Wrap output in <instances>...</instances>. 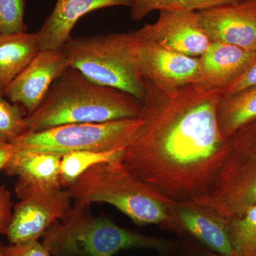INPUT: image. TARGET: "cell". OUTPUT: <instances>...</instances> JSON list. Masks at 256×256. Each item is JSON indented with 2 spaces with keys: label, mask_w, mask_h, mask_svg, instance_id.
<instances>
[{
  "label": "cell",
  "mask_w": 256,
  "mask_h": 256,
  "mask_svg": "<svg viewBox=\"0 0 256 256\" xmlns=\"http://www.w3.org/2000/svg\"><path fill=\"white\" fill-rule=\"evenodd\" d=\"M141 124L121 154L130 172L175 202L205 196L230 150L218 124L222 90L165 92L146 82Z\"/></svg>",
  "instance_id": "cell-1"
},
{
  "label": "cell",
  "mask_w": 256,
  "mask_h": 256,
  "mask_svg": "<svg viewBox=\"0 0 256 256\" xmlns=\"http://www.w3.org/2000/svg\"><path fill=\"white\" fill-rule=\"evenodd\" d=\"M142 106L130 94L95 84L69 67L24 121L28 131L36 132L63 124L138 118Z\"/></svg>",
  "instance_id": "cell-2"
},
{
  "label": "cell",
  "mask_w": 256,
  "mask_h": 256,
  "mask_svg": "<svg viewBox=\"0 0 256 256\" xmlns=\"http://www.w3.org/2000/svg\"><path fill=\"white\" fill-rule=\"evenodd\" d=\"M75 204L107 203L136 225H156L174 232L173 200L132 174L120 160L94 165L66 188Z\"/></svg>",
  "instance_id": "cell-3"
},
{
  "label": "cell",
  "mask_w": 256,
  "mask_h": 256,
  "mask_svg": "<svg viewBox=\"0 0 256 256\" xmlns=\"http://www.w3.org/2000/svg\"><path fill=\"white\" fill-rule=\"evenodd\" d=\"M173 240L120 227L107 217H95L90 206L75 204L43 236L52 256H114L122 250L154 249L162 254Z\"/></svg>",
  "instance_id": "cell-4"
},
{
  "label": "cell",
  "mask_w": 256,
  "mask_h": 256,
  "mask_svg": "<svg viewBox=\"0 0 256 256\" xmlns=\"http://www.w3.org/2000/svg\"><path fill=\"white\" fill-rule=\"evenodd\" d=\"M127 38L128 32L70 36L62 48L70 67L88 80L128 92L142 102L148 96V88L128 58Z\"/></svg>",
  "instance_id": "cell-5"
},
{
  "label": "cell",
  "mask_w": 256,
  "mask_h": 256,
  "mask_svg": "<svg viewBox=\"0 0 256 256\" xmlns=\"http://www.w3.org/2000/svg\"><path fill=\"white\" fill-rule=\"evenodd\" d=\"M230 140V150L205 196L194 203L210 207L225 220L240 216L256 204V119Z\"/></svg>",
  "instance_id": "cell-6"
},
{
  "label": "cell",
  "mask_w": 256,
  "mask_h": 256,
  "mask_svg": "<svg viewBox=\"0 0 256 256\" xmlns=\"http://www.w3.org/2000/svg\"><path fill=\"white\" fill-rule=\"evenodd\" d=\"M141 120L122 119L87 122L28 131L12 144L16 149L64 154L76 151L108 152L124 150L134 136Z\"/></svg>",
  "instance_id": "cell-7"
},
{
  "label": "cell",
  "mask_w": 256,
  "mask_h": 256,
  "mask_svg": "<svg viewBox=\"0 0 256 256\" xmlns=\"http://www.w3.org/2000/svg\"><path fill=\"white\" fill-rule=\"evenodd\" d=\"M126 50L130 62L144 82L165 92L193 84L200 67L198 57L180 54L141 36L128 32Z\"/></svg>",
  "instance_id": "cell-8"
},
{
  "label": "cell",
  "mask_w": 256,
  "mask_h": 256,
  "mask_svg": "<svg viewBox=\"0 0 256 256\" xmlns=\"http://www.w3.org/2000/svg\"><path fill=\"white\" fill-rule=\"evenodd\" d=\"M15 192L20 202L13 206L5 234L10 244L38 240L70 208L72 198L66 190H35L15 185Z\"/></svg>",
  "instance_id": "cell-9"
},
{
  "label": "cell",
  "mask_w": 256,
  "mask_h": 256,
  "mask_svg": "<svg viewBox=\"0 0 256 256\" xmlns=\"http://www.w3.org/2000/svg\"><path fill=\"white\" fill-rule=\"evenodd\" d=\"M69 67L63 48L40 50L3 94L10 102L21 106L28 116L41 105L54 82Z\"/></svg>",
  "instance_id": "cell-10"
},
{
  "label": "cell",
  "mask_w": 256,
  "mask_h": 256,
  "mask_svg": "<svg viewBox=\"0 0 256 256\" xmlns=\"http://www.w3.org/2000/svg\"><path fill=\"white\" fill-rule=\"evenodd\" d=\"M138 33L176 53L200 57L212 41L204 31L196 12L163 10L154 24H146Z\"/></svg>",
  "instance_id": "cell-11"
},
{
  "label": "cell",
  "mask_w": 256,
  "mask_h": 256,
  "mask_svg": "<svg viewBox=\"0 0 256 256\" xmlns=\"http://www.w3.org/2000/svg\"><path fill=\"white\" fill-rule=\"evenodd\" d=\"M196 13L210 41L256 52V0H242Z\"/></svg>",
  "instance_id": "cell-12"
},
{
  "label": "cell",
  "mask_w": 256,
  "mask_h": 256,
  "mask_svg": "<svg viewBox=\"0 0 256 256\" xmlns=\"http://www.w3.org/2000/svg\"><path fill=\"white\" fill-rule=\"evenodd\" d=\"M174 232L200 242L222 256H237L232 246L225 218L210 207L192 202L172 205Z\"/></svg>",
  "instance_id": "cell-13"
},
{
  "label": "cell",
  "mask_w": 256,
  "mask_h": 256,
  "mask_svg": "<svg viewBox=\"0 0 256 256\" xmlns=\"http://www.w3.org/2000/svg\"><path fill=\"white\" fill-rule=\"evenodd\" d=\"M256 52L212 42L198 57L200 67L193 85L205 90H224L246 72L256 60Z\"/></svg>",
  "instance_id": "cell-14"
},
{
  "label": "cell",
  "mask_w": 256,
  "mask_h": 256,
  "mask_svg": "<svg viewBox=\"0 0 256 256\" xmlns=\"http://www.w3.org/2000/svg\"><path fill=\"white\" fill-rule=\"evenodd\" d=\"M130 0H57L53 11L36 32L40 50L62 48L82 16L110 6H130Z\"/></svg>",
  "instance_id": "cell-15"
},
{
  "label": "cell",
  "mask_w": 256,
  "mask_h": 256,
  "mask_svg": "<svg viewBox=\"0 0 256 256\" xmlns=\"http://www.w3.org/2000/svg\"><path fill=\"white\" fill-rule=\"evenodd\" d=\"M62 154L50 152L16 149L2 171L9 176H18L16 186L35 190L63 188L60 182Z\"/></svg>",
  "instance_id": "cell-16"
},
{
  "label": "cell",
  "mask_w": 256,
  "mask_h": 256,
  "mask_svg": "<svg viewBox=\"0 0 256 256\" xmlns=\"http://www.w3.org/2000/svg\"><path fill=\"white\" fill-rule=\"evenodd\" d=\"M40 50L36 33L0 34V90L4 92Z\"/></svg>",
  "instance_id": "cell-17"
},
{
  "label": "cell",
  "mask_w": 256,
  "mask_h": 256,
  "mask_svg": "<svg viewBox=\"0 0 256 256\" xmlns=\"http://www.w3.org/2000/svg\"><path fill=\"white\" fill-rule=\"evenodd\" d=\"M224 137L229 138L256 119V85L232 96L222 97L217 110Z\"/></svg>",
  "instance_id": "cell-18"
},
{
  "label": "cell",
  "mask_w": 256,
  "mask_h": 256,
  "mask_svg": "<svg viewBox=\"0 0 256 256\" xmlns=\"http://www.w3.org/2000/svg\"><path fill=\"white\" fill-rule=\"evenodd\" d=\"M124 150L108 152L76 151L62 156L60 164V182L65 190L94 165L120 159Z\"/></svg>",
  "instance_id": "cell-19"
},
{
  "label": "cell",
  "mask_w": 256,
  "mask_h": 256,
  "mask_svg": "<svg viewBox=\"0 0 256 256\" xmlns=\"http://www.w3.org/2000/svg\"><path fill=\"white\" fill-rule=\"evenodd\" d=\"M242 0H130V16L134 21L143 20L152 12L184 10L198 12Z\"/></svg>",
  "instance_id": "cell-20"
},
{
  "label": "cell",
  "mask_w": 256,
  "mask_h": 256,
  "mask_svg": "<svg viewBox=\"0 0 256 256\" xmlns=\"http://www.w3.org/2000/svg\"><path fill=\"white\" fill-rule=\"evenodd\" d=\"M226 222L237 256H256V204L240 216L228 218Z\"/></svg>",
  "instance_id": "cell-21"
},
{
  "label": "cell",
  "mask_w": 256,
  "mask_h": 256,
  "mask_svg": "<svg viewBox=\"0 0 256 256\" xmlns=\"http://www.w3.org/2000/svg\"><path fill=\"white\" fill-rule=\"evenodd\" d=\"M26 116L21 106L8 100L0 90V139L12 143L28 132Z\"/></svg>",
  "instance_id": "cell-22"
},
{
  "label": "cell",
  "mask_w": 256,
  "mask_h": 256,
  "mask_svg": "<svg viewBox=\"0 0 256 256\" xmlns=\"http://www.w3.org/2000/svg\"><path fill=\"white\" fill-rule=\"evenodd\" d=\"M25 0H0V34L24 33Z\"/></svg>",
  "instance_id": "cell-23"
},
{
  "label": "cell",
  "mask_w": 256,
  "mask_h": 256,
  "mask_svg": "<svg viewBox=\"0 0 256 256\" xmlns=\"http://www.w3.org/2000/svg\"><path fill=\"white\" fill-rule=\"evenodd\" d=\"M160 254L162 256H222L208 250L196 240L183 236L178 240H173L169 248Z\"/></svg>",
  "instance_id": "cell-24"
},
{
  "label": "cell",
  "mask_w": 256,
  "mask_h": 256,
  "mask_svg": "<svg viewBox=\"0 0 256 256\" xmlns=\"http://www.w3.org/2000/svg\"><path fill=\"white\" fill-rule=\"evenodd\" d=\"M4 256H52L50 252L38 240H32L22 244L2 245Z\"/></svg>",
  "instance_id": "cell-25"
},
{
  "label": "cell",
  "mask_w": 256,
  "mask_h": 256,
  "mask_svg": "<svg viewBox=\"0 0 256 256\" xmlns=\"http://www.w3.org/2000/svg\"><path fill=\"white\" fill-rule=\"evenodd\" d=\"M13 203L11 192L5 185L0 186V234H6L12 220Z\"/></svg>",
  "instance_id": "cell-26"
},
{
  "label": "cell",
  "mask_w": 256,
  "mask_h": 256,
  "mask_svg": "<svg viewBox=\"0 0 256 256\" xmlns=\"http://www.w3.org/2000/svg\"><path fill=\"white\" fill-rule=\"evenodd\" d=\"M256 85V57L250 68L232 82L224 90L223 97L234 95L237 92Z\"/></svg>",
  "instance_id": "cell-27"
},
{
  "label": "cell",
  "mask_w": 256,
  "mask_h": 256,
  "mask_svg": "<svg viewBox=\"0 0 256 256\" xmlns=\"http://www.w3.org/2000/svg\"><path fill=\"white\" fill-rule=\"evenodd\" d=\"M14 151V146L12 143L0 139V171H2Z\"/></svg>",
  "instance_id": "cell-28"
},
{
  "label": "cell",
  "mask_w": 256,
  "mask_h": 256,
  "mask_svg": "<svg viewBox=\"0 0 256 256\" xmlns=\"http://www.w3.org/2000/svg\"><path fill=\"white\" fill-rule=\"evenodd\" d=\"M0 256H4L2 252V244H0Z\"/></svg>",
  "instance_id": "cell-29"
}]
</instances>
